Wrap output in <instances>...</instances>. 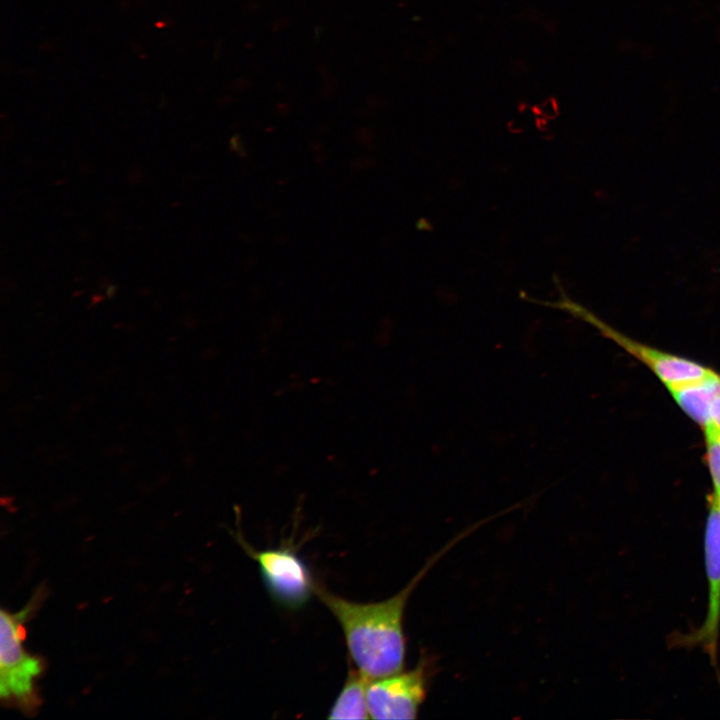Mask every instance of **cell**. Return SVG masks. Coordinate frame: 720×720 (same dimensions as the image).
Wrapping results in <instances>:
<instances>
[{
	"mask_svg": "<svg viewBox=\"0 0 720 720\" xmlns=\"http://www.w3.org/2000/svg\"><path fill=\"white\" fill-rule=\"evenodd\" d=\"M431 664L422 657L412 669L370 681L367 704L370 718L415 719L424 702Z\"/></svg>",
	"mask_w": 720,
	"mask_h": 720,
	"instance_id": "5b68a950",
	"label": "cell"
},
{
	"mask_svg": "<svg viewBox=\"0 0 720 720\" xmlns=\"http://www.w3.org/2000/svg\"><path fill=\"white\" fill-rule=\"evenodd\" d=\"M709 423H712L720 430V394L713 403Z\"/></svg>",
	"mask_w": 720,
	"mask_h": 720,
	"instance_id": "30bf717a",
	"label": "cell"
},
{
	"mask_svg": "<svg viewBox=\"0 0 720 720\" xmlns=\"http://www.w3.org/2000/svg\"><path fill=\"white\" fill-rule=\"evenodd\" d=\"M458 540L433 555L403 589L379 602L350 601L317 585L315 595L339 623L351 661L369 679L404 669L403 620L408 600L427 572Z\"/></svg>",
	"mask_w": 720,
	"mask_h": 720,
	"instance_id": "6da1fadb",
	"label": "cell"
},
{
	"mask_svg": "<svg viewBox=\"0 0 720 720\" xmlns=\"http://www.w3.org/2000/svg\"><path fill=\"white\" fill-rule=\"evenodd\" d=\"M705 460L712 482L711 496L720 504V430L708 423L703 428Z\"/></svg>",
	"mask_w": 720,
	"mask_h": 720,
	"instance_id": "9c48e42d",
	"label": "cell"
},
{
	"mask_svg": "<svg viewBox=\"0 0 720 720\" xmlns=\"http://www.w3.org/2000/svg\"><path fill=\"white\" fill-rule=\"evenodd\" d=\"M704 564L707 580V604L703 621L687 633L673 634V647H698L709 657L719 676L720 643V504L709 497L704 528Z\"/></svg>",
	"mask_w": 720,
	"mask_h": 720,
	"instance_id": "277c9868",
	"label": "cell"
},
{
	"mask_svg": "<svg viewBox=\"0 0 720 720\" xmlns=\"http://www.w3.org/2000/svg\"><path fill=\"white\" fill-rule=\"evenodd\" d=\"M370 679L357 668L350 669L343 687L333 702L328 719L370 718L367 704V688Z\"/></svg>",
	"mask_w": 720,
	"mask_h": 720,
	"instance_id": "ba28073f",
	"label": "cell"
},
{
	"mask_svg": "<svg viewBox=\"0 0 720 720\" xmlns=\"http://www.w3.org/2000/svg\"><path fill=\"white\" fill-rule=\"evenodd\" d=\"M679 408L702 428L710 422L713 403L720 394V374L666 388Z\"/></svg>",
	"mask_w": 720,
	"mask_h": 720,
	"instance_id": "52a82bcc",
	"label": "cell"
},
{
	"mask_svg": "<svg viewBox=\"0 0 720 720\" xmlns=\"http://www.w3.org/2000/svg\"><path fill=\"white\" fill-rule=\"evenodd\" d=\"M46 594V587L40 585L22 609L15 613L2 609L0 614V696L4 703L30 714L40 706L36 682L43 672V663L24 648V624Z\"/></svg>",
	"mask_w": 720,
	"mask_h": 720,
	"instance_id": "7a4b0ae2",
	"label": "cell"
},
{
	"mask_svg": "<svg viewBox=\"0 0 720 720\" xmlns=\"http://www.w3.org/2000/svg\"><path fill=\"white\" fill-rule=\"evenodd\" d=\"M587 319L596 325L604 335L650 369L663 383L665 388L698 380L714 372L713 369L691 359L660 350L629 338L604 325L599 320L593 318V316H589Z\"/></svg>",
	"mask_w": 720,
	"mask_h": 720,
	"instance_id": "8992f818",
	"label": "cell"
},
{
	"mask_svg": "<svg viewBox=\"0 0 720 720\" xmlns=\"http://www.w3.org/2000/svg\"><path fill=\"white\" fill-rule=\"evenodd\" d=\"M235 538L256 562L267 593L279 607L296 611L316 594L318 584L294 543L287 541L276 548L257 550L241 533L235 534Z\"/></svg>",
	"mask_w": 720,
	"mask_h": 720,
	"instance_id": "3957f363",
	"label": "cell"
}]
</instances>
